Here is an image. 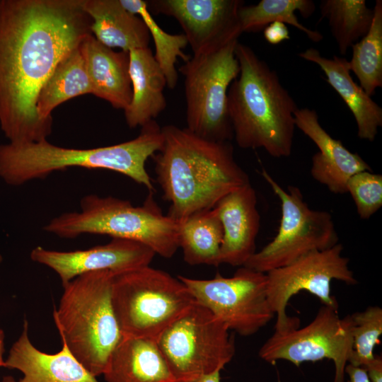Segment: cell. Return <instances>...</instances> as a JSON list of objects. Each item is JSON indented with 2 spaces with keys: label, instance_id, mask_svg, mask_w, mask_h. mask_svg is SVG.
<instances>
[{
  "label": "cell",
  "instance_id": "35",
  "mask_svg": "<svg viewBox=\"0 0 382 382\" xmlns=\"http://www.w3.org/2000/svg\"><path fill=\"white\" fill-rule=\"evenodd\" d=\"M221 371H216L210 374L200 376L199 377L180 382H221Z\"/></svg>",
  "mask_w": 382,
  "mask_h": 382
},
{
  "label": "cell",
  "instance_id": "24",
  "mask_svg": "<svg viewBox=\"0 0 382 382\" xmlns=\"http://www.w3.org/2000/svg\"><path fill=\"white\" fill-rule=\"evenodd\" d=\"M79 46L61 59L41 88L36 103L40 119L52 122V112L58 105L76 96L93 95Z\"/></svg>",
  "mask_w": 382,
  "mask_h": 382
},
{
  "label": "cell",
  "instance_id": "23",
  "mask_svg": "<svg viewBox=\"0 0 382 382\" xmlns=\"http://www.w3.org/2000/svg\"><path fill=\"white\" fill-rule=\"evenodd\" d=\"M81 4L91 20L92 35L104 45L127 52L149 47L151 37L146 25L120 0H81Z\"/></svg>",
  "mask_w": 382,
  "mask_h": 382
},
{
  "label": "cell",
  "instance_id": "10",
  "mask_svg": "<svg viewBox=\"0 0 382 382\" xmlns=\"http://www.w3.org/2000/svg\"><path fill=\"white\" fill-rule=\"evenodd\" d=\"M261 175L280 200V224L272 241L255 252L244 267L267 273L311 252L325 250L339 243L329 212L311 209L298 187L289 186L284 190L265 168H262Z\"/></svg>",
  "mask_w": 382,
  "mask_h": 382
},
{
  "label": "cell",
  "instance_id": "1",
  "mask_svg": "<svg viewBox=\"0 0 382 382\" xmlns=\"http://www.w3.org/2000/svg\"><path fill=\"white\" fill-rule=\"evenodd\" d=\"M81 0H0V128L8 142L46 140L39 93L57 64L92 34Z\"/></svg>",
  "mask_w": 382,
  "mask_h": 382
},
{
  "label": "cell",
  "instance_id": "27",
  "mask_svg": "<svg viewBox=\"0 0 382 382\" xmlns=\"http://www.w3.org/2000/svg\"><path fill=\"white\" fill-rule=\"evenodd\" d=\"M320 19L326 18L342 55L368 33L374 10L364 0H323Z\"/></svg>",
  "mask_w": 382,
  "mask_h": 382
},
{
  "label": "cell",
  "instance_id": "38",
  "mask_svg": "<svg viewBox=\"0 0 382 382\" xmlns=\"http://www.w3.org/2000/svg\"><path fill=\"white\" fill-rule=\"evenodd\" d=\"M2 260H3V257H2V256L0 255V263L2 262Z\"/></svg>",
  "mask_w": 382,
  "mask_h": 382
},
{
  "label": "cell",
  "instance_id": "2",
  "mask_svg": "<svg viewBox=\"0 0 382 382\" xmlns=\"http://www.w3.org/2000/svg\"><path fill=\"white\" fill-rule=\"evenodd\" d=\"M163 142L153 156L156 180L177 223L214 208L228 193L250 183L230 141L200 138L186 128L161 127Z\"/></svg>",
  "mask_w": 382,
  "mask_h": 382
},
{
  "label": "cell",
  "instance_id": "28",
  "mask_svg": "<svg viewBox=\"0 0 382 382\" xmlns=\"http://www.w3.org/2000/svg\"><path fill=\"white\" fill-rule=\"evenodd\" d=\"M371 27L366 35L352 46L350 70L370 97L382 87V1L376 0Z\"/></svg>",
  "mask_w": 382,
  "mask_h": 382
},
{
  "label": "cell",
  "instance_id": "18",
  "mask_svg": "<svg viewBox=\"0 0 382 382\" xmlns=\"http://www.w3.org/2000/svg\"><path fill=\"white\" fill-rule=\"evenodd\" d=\"M4 367L17 369L23 374L16 382H98L69 352L62 342V349L47 354L37 349L28 337V323L13 344Z\"/></svg>",
  "mask_w": 382,
  "mask_h": 382
},
{
  "label": "cell",
  "instance_id": "5",
  "mask_svg": "<svg viewBox=\"0 0 382 382\" xmlns=\"http://www.w3.org/2000/svg\"><path fill=\"white\" fill-rule=\"evenodd\" d=\"M115 274L89 272L63 284L59 307L53 312L62 342L96 377L103 374L122 337L111 299Z\"/></svg>",
  "mask_w": 382,
  "mask_h": 382
},
{
  "label": "cell",
  "instance_id": "4",
  "mask_svg": "<svg viewBox=\"0 0 382 382\" xmlns=\"http://www.w3.org/2000/svg\"><path fill=\"white\" fill-rule=\"evenodd\" d=\"M161 127L152 120L139 134L120 144L93 148H65L46 140L25 144H0V178L8 185L20 186L52 173L71 167L106 169L125 175L154 191L146 163L161 148Z\"/></svg>",
  "mask_w": 382,
  "mask_h": 382
},
{
  "label": "cell",
  "instance_id": "17",
  "mask_svg": "<svg viewBox=\"0 0 382 382\" xmlns=\"http://www.w3.org/2000/svg\"><path fill=\"white\" fill-rule=\"evenodd\" d=\"M257 195L250 183L224 196L214 208L223 228L219 264L244 266L255 253L260 226Z\"/></svg>",
  "mask_w": 382,
  "mask_h": 382
},
{
  "label": "cell",
  "instance_id": "9",
  "mask_svg": "<svg viewBox=\"0 0 382 382\" xmlns=\"http://www.w3.org/2000/svg\"><path fill=\"white\" fill-rule=\"evenodd\" d=\"M226 325L197 301L156 340L176 382L221 371L233 359L234 340Z\"/></svg>",
  "mask_w": 382,
  "mask_h": 382
},
{
  "label": "cell",
  "instance_id": "30",
  "mask_svg": "<svg viewBox=\"0 0 382 382\" xmlns=\"http://www.w3.org/2000/svg\"><path fill=\"white\" fill-rule=\"evenodd\" d=\"M350 317L352 350L348 362L353 366L364 367L374 358V348L380 343L382 309L371 306L363 311L354 313Z\"/></svg>",
  "mask_w": 382,
  "mask_h": 382
},
{
  "label": "cell",
  "instance_id": "33",
  "mask_svg": "<svg viewBox=\"0 0 382 382\" xmlns=\"http://www.w3.org/2000/svg\"><path fill=\"white\" fill-rule=\"evenodd\" d=\"M371 382H382V359L380 356L374 358L364 367Z\"/></svg>",
  "mask_w": 382,
  "mask_h": 382
},
{
  "label": "cell",
  "instance_id": "34",
  "mask_svg": "<svg viewBox=\"0 0 382 382\" xmlns=\"http://www.w3.org/2000/svg\"><path fill=\"white\" fill-rule=\"evenodd\" d=\"M345 373L349 376L347 382H371L364 368L347 364Z\"/></svg>",
  "mask_w": 382,
  "mask_h": 382
},
{
  "label": "cell",
  "instance_id": "37",
  "mask_svg": "<svg viewBox=\"0 0 382 382\" xmlns=\"http://www.w3.org/2000/svg\"><path fill=\"white\" fill-rule=\"evenodd\" d=\"M1 382H16V381L10 376H7L3 378Z\"/></svg>",
  "mask_w": 382,
  "mask_h": 382
},
{
  "label": "cell",
  "instance_id": "36",
  "mask_svg": "<svg viewBox=\"0 0 382 382\" xmlns=\"http://www.w3.org/2000/svg\"><path fill=\"white\" fill-rule=\"evenodd\" d=\"M4 350V331L0 329V367H4V359L3 357Z\"/></svg>",
  "mask_w": 382,
  "mask_h": 382
},
{
  "label": "cell",
  "instance_id": "16",
  "mask_svg": "<svg viewBox=\"0 0 382 382\" xmlns=\"http://www.w3.org/2000/svg\"><path fill=\"white\" fill-rule=\"evenodd\" d=\"M294 122L319 149L312 157L311 176L330 192L345 193L352 176L361 171H371L358 154L349 151L323 128L316 110L298 108L294 112Z\"/></svg>",
  "mask_w": 382,
  "mask_h": 382
},
{
  "label": "cell",
  "instance_id": "15",
  "mask_svg": "<svg viewBox=\"0 0 382 382\" xmlns=\"http://www.w3.org/2000/svg\"><path fill=\"white\" fill-rule=\"evenodd\" d=\"M156 253L147 245L131 240L112 238L107 244L86 250L57 251L33 248L30 259L53 270L62 285L77 276L108 270L117 274L148 266Z\"/></svg>",
  "mask_w": 382,
  "mask_h": 382
},
{
  "label": "cell",
  "instance_id": "8",
  "mask_svg": "<svg viewBox=\"0 0 382 382\" xmlns=\"http://www.w3.org/2000/svg\"><path fill=\"white\" fill-rule=\"evenodd\" d=\"M235 40L216 50L193 55L179 71L184 77L189 132L212 141H230L233 132L228 91L240 73Z\"/></svg>",
  "mask_w": 382,
  "mask_h": 382
},
{
  "label": "cell",
  "instance_id": "26",
  "mask_svg": "<svg viewBox=\"0 0 382 382\" xmlns=\"http://www.w3.org/2000/svg\"><path fill=\"white\" fill-rule=\"evenodd\" d=\"M316 9L311 0H261L255 5L242 6L238 16L243 33L258 32L275 21L289 24L305 33L315 42L321 41L323 35L301 24L296 15L300 12L304 18L311 16Z\"/></svg>",
  "mask_w": 382,
  "mask_h": 382
},
{
  "label": "cell",
  "instance_id": "32",
  "mask_svg": "<svg viewBox=\"0 0 382 382\" xmlns=\"http://www.w3.org/2000/svg\"><path fill=\"white\" fill-rule=\"evenodd\" d=\"M263 35L266 41L272 45L279 44L290 38L287 26L279 21L272 22L267 25L263 30Z\"/></svg>",
  "mask_w": 382,
  "mask_h": 382
},
{
  "label": "cell",
  "instance_id": "19",
  "mask_svg": "<svg viewBox=\"0 0 382 382\" xmlns=\"http://www.w3.org/2000/svg\"><path fill=\"white\" fill-rule=\"evenodd\" d=\"M79 47L93 95L106 100L113 108L124 110L132 96L129 52H115L92 34L86 37Z\"/></svg>",
  "mask_w": 382,
  "mask_h": 382
},
{
  "label": "cell",
  "instance_id": "11",
  "mask_svg": "<svg viewBox=\"0 0 382 382\" xmlns=\"http://www.w3.org/2000/svg\"><path fill=\"white\" fill-rule=\"evenodd\" d=\"M195 300L242 336L255 334L274 316L267 299V275L242 266L231 277L198 279L179 275Z\"/></svg>",
  "mask_w": 382,
  "mask_h": 382
},
{
  "label": "cell",
  "instance_id": "31",
  "mask_svg": "<svg viewBox=\"0 0 382 382\" xmlns=\"http://www.w3.org/2000/svg\"><path fill=\"white\" fill-rule=\"evenodd\" d=\"M362 219H369L382 207V175L364 170L354 174L347 185Z\"/></svg>",
  "mask_w": 382,
  "mask_h": 382
},
{
  "label": "cell",
  "instance_id": "12",
  "mask_svg": "<svg viewBox=\"0 0 382 382\" xmlns=\"http://www.w3.org/2000/svg\"><path fill=\"white\" fill-rule=\"evenodd\" d=\"M352 350L350 315L341 318L338 306L323 305L306 326L275 330L260 347L259 357L267 362L284 359L297 366L328 359L335 365L333 382H344Z\"/></svg>",
  "mask_w": 382,
  "mask_h": 382
},
{
  "label": "cell",
  "instance_id": "7",
  "mask_svg": "<svg viewBox=\"0 0 382 382\" xmlns=\"http://www.w3.org/2000/svg\"><path fill=\"white\" fill-rule=\"evenodd\" d=\"M111 299L122 336L154 340L196 301L178 277L150 265L115 274Z\"/></svg>",
  "mask_w": 382,
  "mask_h": 382
},
{
  "label": "cell",
  "instance_id": "29",
  "mask_svg": "<svg viewBox=\"0 0 382 382\" xmlns=\"http://www.w3.org/2000/svg\"><path fill=\"white\" fill-rule=\"evenodd\" d=\"M120 2L127 11L140 17L146 25L154 42V55L165 75L166 86L170 89L175 88L178 78L175 68L177 59L180 57L186 62L190 59L183 51L188 45L186 37L184 34L173 35L164 31L155 21L146 1L120 0Z\"/></svg>",
  "mask_w": 382,
  "mask_h": 382
},
{
  "label": "cell",
  "instance_id": "14",
  "mask_svg": "<svg viewBox=\"0 0 382 382\" xmlns=\"http://www.w3.org/2000/svg\"><path fill=\"white\" fill-rule=\"evenodd\" d=\"M151 13L174 18L193 55L210 52L238 40L243 33L238 12L241 0H150Z\"/></svg>",
  "mask_w": 382,
  "mask_h": 382
},
{
  "label": "cell",
  "instance_id": "3",
  "mask_svg": "<svg viewBox=\"0 0 382 382\" xmlns=\"http://www.w3.org/2000/svg\"><path fill=\"white\" fill-rule=\"evenodd\" d=\"M235 54L238 77L228 91L233 137L243 149H264L274 158L291 154L296 103L277 73L248 45L239 42Z\"/></svg>",
  "mask_w": 382,
  "mask_h": 382
},
{
  "label": "cell",
  "instance_id": "25",
  "mask_svg": "<svg viewBox=\"0 0 382 382\" xmlns=\"http://www.w3.org/2000/svg\"><path fill=\"white\" fill-rule=\"evenodd\" d=\"M178 224V247L190 265L219 266L223 228L216 209L196 212Z\"/></svg>",
  "mask_w": 382,
  "mask_h": 382
},
{
  "label": "cell",
  "instance_id": "21",
  "mask_svg": "<svg viewBox=\"0 0 382 382\" xmlns=\"http://www.w3.org/2000/svg\"><path fill=\"white\" fill-rule=\"evenodd\" d=\"M129 55L132 96L125 117L129 128L141 127L165 110L166 79L149 47L132 50Z\"/></svg>",
  "mask_w": 382,
  "mask_h": 382
},
{
  "label": "cell",
  "instance_id": "13",
  "mask_svg": "<svg viewBox=\"0 0 382 382\" xmlns=\"http://www.w3.org/2000/svg\"><path fill=\"white\" fill-rule=\"evenodd\" d=\"M342 245L338 243L330 248L311 252L266 273L268 301L277 315L275 330L299 327V320L288 316L286 307L291 296L299 291L304 290L313 294L323 305L338 306L331 295V282L336 279L349 285L357 283L349 267V259L342 255Z\"/></svg>",
  "mask_w": 382,
  "mask_h": 382
},
{
  "label": "cell",
  "instance_id": "20",
  "mask_svg": "<svg viewBox=\"0 0 382 382\" xmlns=\"http://www.w3.org/2000/svg\"><path fill=\"white\" fill-rule=\"evenodd\" d=\"M299 56L320 67L328 83L352 112L357 126V136L373 141L378 127L382 126V108L353 80L349 61L336 55L326 58L313 47L300 52Z\"/></svg>",
  "mask_w": 382,
  "mask_h": 382
},
{
  "label": "cell",
  "instance_id": "22",
  "mask_svg": "<svg viewBox=\"0 0 382 382\" xmlns=\"http://www.w3.org/2000/svg\"><path fill=\"white\" fill-rule=\"evenodd\" d=\"M103 375L107 382H176L156 340L122 336Z\"/></svg>",
  "mask_w": 382,
  "mask_h": 382
},
{
  "label": "cell",
  "instance_id": "6",
  "mask_svg": "<svg viewBox=\"0 0 382 382\" xmlns=\"http://www.w3.org/2000/svg\"><path fill=\"white\" fill-rule=\"evenodd\" d=\"M81 210L62 214L44 231L64 238L81 234L105 235L143 243L156 254L172 257L178 247V224L161 209L150 193L141 206L111 196L88 195L80 202Z\"/></svg>",
  "mask_w": 382,
  "mask_h": 382
}]
</instances>
